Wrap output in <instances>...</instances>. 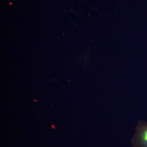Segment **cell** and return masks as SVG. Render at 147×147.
<instances>
[{
    "instance_id": "cell-1",
    "label": "cell",
    "mask_w": 147,
    "mask_h": 147,
    "mask_svg": "<svg viewBox=\"0 0 147 147\" xmlns=\"http://www.w3.org/2000/svg\"><path fill=\"white\" fill-rule=\"evenodd\" d=\"M131 143L133 147H147V122L139 121Z\"/></svg>"
}]
</instances>
